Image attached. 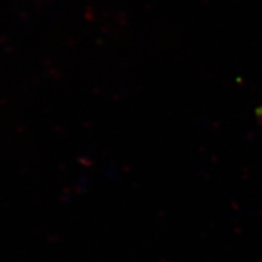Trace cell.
I'll return each instance as SVG.
<instances>
[{"instance_id":"cell-1","label":"cell","mask_w":262,"mask_h":262,"mask_svg":"<svg viewBox=\"0 0 262 262\" xmlns=\"http://www.w3.org/2000/svg\"><path fill=\"white\" fill-rule=\"evenodd\" d=\"M256 116H257L258 119H260L261 122H262V106H260V107L257 108V111H256Z\"/></svg>"}]
</instances>
